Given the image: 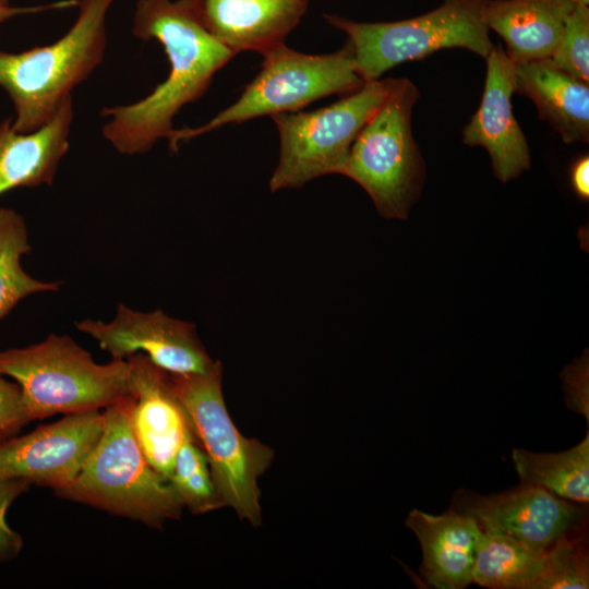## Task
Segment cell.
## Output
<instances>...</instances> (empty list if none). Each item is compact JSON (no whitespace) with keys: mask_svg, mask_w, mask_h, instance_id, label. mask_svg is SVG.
Segmentation results:
<instances>
[{"mask_svg":"<svg viewBox=\"0 0 589 589\" xmlns=\"http://www.w3.org/2000/svg\"><path fill=\"white\" fill-rule=\"evenodd\" d=\"M133 34L157 40L167 55V79L141 100L103 108L104 137L121 154L148 152L168 137L179 110L207 91L215 73L236 53L214 38L195 16L190 0H137Z\"/></svg>","mask_w":589,"mask_h":589,"instance_id":"1","label":"cell"},{"mask_svg":"<svg viewBox=\"0 0 589 589\" xmlns=\"http://www.w3.org/2000/svg\"><path fill=\"white\" fill-rule=\"evenodd\" d=\"M132 399L105 408L103 434L73 482L56 495L161 528L184 507L170 479L146 459L131 424Z\"/></svg>","mask_w":589,"mask_h":589,"instance_id":"2","label":"cell"},{"mask_svg":"<svg viewBox=\"0 0 589 589\" xmlns=\"http://www.w3.org/2000/svg\"><path fill=\"white\" fill-rule=\"evenodd\" d=\"M115 0H79L77 20L53 44L20 53L0 51V86L10 96L19 133L43 128L101 63L106 49V15Z\"/></svg>","mask_w":589,"mask_h":589,"instance_id":"3","label":"cell"},{"mask_svg":"<svg viewBox=\"0 0 589 589\" xmlns=\"http://www.w3.org/2000/svg\"><path fill=\"white\" fill-rule=\"evenodd\" d=\"M0 374L20 387L28 421L107 408L130 396V364H98L69 336L0 351Z\"/></svg>","mask_w":589,"mask_h":589,"instance_id":"4","label":"cell"},{"mask_svg":"<svg viewBox=\"0 0 589 589\" xmlns=\"http://www.w3.org/2000/svg\"><path fill=\"white\" fill-rule=\"evenodd\" d=\"M221 374V364L215 361L205 373L170 374V380L207 458L223 505L259 526L261 493L256 481L269 467L273 450L238 431L224 401Z\"/></svg>","mask_w":589,"mask_h":589,"instance_id":"5","label":"cell"},{"mask_svg":"<svg viewBox=\"0 0 589 589\" xmlns=\"http://www.w3.org/2000/svg\"><path fill=\"white\" fill-rule=\"evenodd\" d=\"M486 2L442 0L432 11L393 22H353L335 14L324 17L347 35L357 71L366 83L400 63L442 49L464 48L486 59L495 47L483 20Z\"/></svg>","mask_w":589,"mask_h":589,"instance_id":"6","label":"cell"},{"mask_svg":"<svg viewBox=\"0 0 589 589\" xmlns=\"http://www.w3.org/2000/svg\"><path fill=\"white\" fill-rule=\"evenodd\" d=\"M262 57L261 71L231 106L204 125L170 132L167 139L171 152H178L179 143L226 124L297 112L321 98L349 94L365 84L347 43L338 51L326 55L302 53L284 44Z\"/></svg>","mask_w":589,"mask_h":589,"instance_id":"7","label":"cell"},{"mask_svg":"<svg viewBox=\"0 0 589 589\" xmlns=\"http://www.w3.org/2000/svg\"><path fill=\"white\" fill-rule=\"evenodd\" d=\"M418 87L398 82L356 137L340 175L360 184L386 218L404 219L420 195L424 164L411 127Z\"/></svg>","mask_w":589,"mask_h":589,"instance_id":"8","label":"cell"},{"mask_svg":"<svg viewBox=\"0 0 589 589\" xmlns=\"http://www.w3.org/2000/svg\"><path fill=\"white\" fill-rule=\"evenodd\" d=\"M397 82L378 79L327 107L272 116L280 149L269 190L301 188L318 177L340 175L356 137Z\"/></svg>","mask_w":589,"mask_h":589,"instance_id":"9","label":"cell"},{"mask_svg":"<svg viewBox=\"0 0 589 589\" xmlns=\"http://www.w3.org/2000/svg\"><path fill=\"white\" fill-rule=\"evenodd\" d=\"M586 506L541 486L520 483L490 495L459 489L452 497L449 509L473 518L482 531L545 551L557 540L585 531Z\"/></svg>","mask_w":589,"mask_h":589,"instance_id":"10","label":"cell"},{"mask_svg":"<svg viewBox=\"0 0 589 589\" xmlns=\"http://www.w3.org/2000/svg\"><path fill=\"white\" fill-rule=\"evenodd\" d=\"M104 425V411L92 410L0 441V481L23 479L53 491L67 488L98 443Z\"/></svg>","mask_w":589,"mask_h":589,"instance_id":"11","label":"cell"},{"mask_svg":"<svg viewBox=\"0 0 589 589\" xmlns=\"http://www.w3.org/2000/svg\"><path fill=\"white\" fill-rule=\"evenodd\" d=\"M76 328L94 338L112 359L143 353L170 374L205 373L215 363L200 341L195 326L161 310L134 311L120 303L109 323L82 320Z\"/></svg>","mask_w":589,"mask_h":589,"instance_id":"12","label":"cell"},{"mask_svg":"<svg viewBox=\"0 0 589 589\" xmlns=\"http://www.w3.org/2000/svg\"><path fill=\"white\" fill-rule=\"evenodd\" d=\"M486 75L478 110L462 130V142L483 147L495 177L507 182L530 167L526 136L516 120L515 64L498 44L486 57Z\"/></svg>","mask_w":589,"mask_h":589,"instance_id":"13","label":"cell"},{"mask_svg":"<svg viewBox=\"0 0 589 589\" xmlns=\"http://www.w3.org/2000/svg\"><path fill=\"white\" fill-rule=\"evenodd\" d=\"M127 360L133 433L148 462L169 478L184 437L193 432L190 420L168 372L143 353Z\"/></svg>","mask_w":589,"mask_h":589,"instance_id":"14","label":"cell"},{"mask_svg":"<svg viewBox=\"0 0 589 589\" xmlns=\"http://www.w3.org/2000/svg\"><path fill=\"white\" fill-rule=\"evenodd\" d=\"M310 0H190L204 28L238 55L262 56L284 45L305 14Z\"/></svg>","mask_w":589,"mask_h":589,"instance_id":"15","label":"cell"},{"mask_svg":"<svg viewBox=\"0 0 589 589\" xmlns=\"http://www.w3.org/2000/svg\"><path fill=\"white\" fill-rule=\"evenodd\" d=\"M405 525L421 545V574L426 582L437 589H462L471 584L482 534L473 518L452 509L441 515L412 509Z\"/></svg>","mask_w":589,"mask_h":589,"instance_id":"16","label":"cell"},{"mask_svg":"<svg viewBox=\"0 0 589 589\" xmlns=\"http://www.w3.org/2000/svg\"><path fill=\"white\" fill-rule=\"evenodd\" d=\"M73 120L68 97L43 128L19 133L10 118L0 122V196L16 188L51 185L60 160L69 149Z\"/></svg>","mask_w":589,"mask_h":589,"instance_id":"17","label":"cell"},{"mask_svg":"<svg viewBox=\"0 0 589 589\" xmlns=\"http://www.w3.org/2000/svg\"><path fill=\"white\" fill-rule=\"evenodd\" d=\"M573 0H488L486 27L506 44L515 64L550 59L562 34Z\"/></svg>","mask_w":589,"mask_h":589,"instance_id":"18","label":"cell"},{"mask_svg":"<svg viewBox=\"0 0 589 589\" xmlns=\"http://www.w3.org/2000/svg\"><path fill=\"white\" fill-rule=\"evenodd\" d=\"M515 64V63H514ZM515 93L531 99L564 143L589 142V86L550 59L515 64Z\"/></svg>","mask_w":589,"mask_h":589,"instance_id":"19","label":"cell"},{"mask_svg":"<svg viewBox=\"0 0 589 589\" xmlns=\"http://www.w3.org/2000/svg\"><path fill=\"white\" fill-rule=\"evenodd\" d=\"M545 563L546 550H537L509 537L482 531L471 582L490 589H536Z\"/></svg>","mask_w":589,"mask_h":589,"instance_id":"20","label":"cell"},{"mask_svg":"<svg viewBox=\"0 0 589 589\" xmlns=\"http://www.w3.org/2000/svg\"><path fill=\"white\" fill-rule=\"evenodd\" d=\"M512 459L522 484L541 486L564 500L589 502V430L577 445L560 453L515 448Z\"/></svg>","mask_w":589,"mask_h":589,"instance_id":"21","label":"cell"},{"mask_svg":"<svg viewBox=\"0 0 589 589\" xmlns=\"http://www.w3.org/2000/svg\"><path fill=\"white\" fill-rule=\"evenodd\" d=\"M32 247L24 218L12 208H0V321L24 298L57 291L60 283L43 281L28 275L22 264Z\"/></svg>","mask_w":589,"mask_h":589,"instance_id":"22","label":"cell"},{"mask_svg":"<svg viewBox=\"0 0 589 589\" xmlns=\"http://www.w3.org/2000/svg\"><path fill=\"white\" fill-rule=\"evenodd\" d=\"M169 479L184 507L193 514H205L224 506L215 489L207 458L193 432L184 437Z\"/></svg>","mask_w":589,"mask_h":589,"instance_id":"23","label":"cell"},{"mask_svg":"<svg viewBox=\"0 0 589 589\" xmlns=\"http://www.w3.org/2000/svg\"><path fill=\"white\" fill-rule=\"evenodd\" d=\"M589 588V556L585 531L557 540L546 550L544 573L536 589Z\"/></svg>","mask_w":589,"mask_h":589,"instance_id":"24","label":"cell"},{"mask_svg":"<svg viewBox=\"0 0 589 589\" xmlns=\"http://www.w3.org/2000/svg\"><path fill=\"white\" fill-rule=\"evenodd\" d=\"M550 60L569 75L582 82H589L588 5L575 3L569 11Z\"/></svg>","mask_w":589,"mask_h":589,"instance_id":"25","label":"cell"},{"mask_svg":"<svg viewBox=\"0 0 589 589\" xmlns=\"http://www.w3.org/2000/svg\"><path fill=\"white\" fill-rule=\"evenodd\" d=\"M29 485L31 483L23 479L0 481V562L16 557L23 549L22 537L8 525L7 512Z\"/></svg>","mask_w":589,"mask_h":589,"instance_id":"26","label":"cell"},{"mask_svg":"<svg viewBox=\"0 0 589 589\" xmlns=\"http://www.w3.org/2000/svg\"><path fill=\"white\" fill-rule=\"evenodd\" d=\"M26 422L19 385L0 374V441L11 437Z\"/></svg>","mask_w":589,"mask_h":589,"instance_id":"27","label":"cell"},{"mask_svg":"<svg viewBox=\"0 0 589 589\" xmlns=\"http://www.w3.org/2000/svg\"><path fill=\"white\" fill-rule=\"evenodd\" d=\"M587 359L566 369L564 374L567 407L589 422Z\"/></svg>","mask_w":589,"mask_h":589,"instance_id":"28","label":"cell"},{"mask_svg":"<svg viewBox=\"0 0 589 589\" xmlns=\"http://www.w3.org/2000/svg\"><path fill=\"white\" fill-rule=\"evenodd\" d=\"M79 0H62L53 3L34 5V7H11L0 4V24L13 16L38 13L46 10L65 9L77 5Z\"/></svg>","mask_w":589,"mask_h":589,"instance_id":"29","label":"cell"},{"mask_svg":"<svg viewBox=\"0 0 589 589\" xmlns=\"http://www.w3.org/2000/svg\"><path fill=\"white\" fill-rule=\"evenodd\" d=\"M570 181L577 196L580 197L581 200L587 201L589 199V158L588 156H582L574 163L572 167Z\"/></svg>","mask_w":589,"mask_h":589,"instance_id":"30","label":"cell"},{"mask_svg":"<svg viewBox=\"0 0 589 589\" xmlns=\"http://www.w3.org/2000/svg\"><path fill=\"white\" fill-rule=\"evenodd\" d=\"M573 1L579 4H584V5H588L589 3V0H573Z\"/></svg>","mask_w":589,"mask_h":589,"instance_id":"31","label":"cell"},{"mask_svg":"<svg viewBox=\"0 0 589 589\" xmlns=\"http://www.w3.org/2000/svg\"><path fill=\"white\" fill-rule=\"evenodd\" d=\"M0 4H2V5H9V0H0Z\"/></svg>","mask_w":589,"mask_h":589,"instance_id":"32","label":"cell"}]
</instances>
